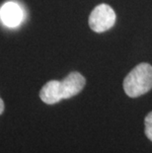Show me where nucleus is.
I'll return each instance as SVG.
<instances>
[{
  "label": "nucleus",
  "instance_id": "nucleus-1",
  "mask_svg": "<svg viewBox=\"0 0 152 153\" xmlns=\"http://www.w3.org/2000/svg\"><path fill=\"white\" fill-rule=\"evenodd\" d=\"M86 80L79 72H71L62 81L50 80L44 84L40 92V98L47 105H53L63 99L76 96L83 90Z\"/></svg>",
  "mask_w": 152,
  "mask_h": 153
},
{
  "label": "nucleus",
  "instance_id": "nucleus-2",
  "mask_svg": "<svg viewBox=\"0 0 152 153\" xmlns=\"http://www.w3.org/2000/svg\"><path fill=\"white\" fill-rule=\"evenodd\" d=\"M152 89V66L140 63L135 66L124 80V90L130 98H136Z\"/></svg>",
  "mask_w": 152,
  "mask_h": 153
},
{
  "label": "nucleus",
  "instance_id": "nucleus-3",
  "mask_svg": "<svg viewBox=\"0 0 152 153\" xmlns=\"http://www.w3.org/2000/svg\"><path fill=\"white\" fill-rule=\"evenodd\" d=\"M116 13L111 6L100 4L93 9L89 17V26L96 33L108 31L115 25Z\"/></svg>",
  "mask_w": 152,
  "mask_h": 153
},
{
  "label": "nucleus",
  "instance_id": "nucleus-4",
  "mask_svg": "<svg viewBox=\"0 0 152 153\" xmlns=\"http://www.w3.org/2000/svg\"><path fill=\"white\" fill-rule=\"evenodd\" d=\"M24 19V13L17 3L6 2L0 8V20L7 27L15 28L21 24Z\"/></svg>",
  "mask_w": 152,
  "mask_h": 153
},
{
  "label": "nucleus",
  "instance_id": "nucleus-5",
  "mask_svg": "<svg viewBox=\"0 0 152 153\" xmlns=\"http://www.w3.org/2000/svg\"><path fill=\"white\" fill-rule=\"evenodd\" d=\"M144 125H145V134H146L148 139L152 141V112H150L146 116V118L144 120Z\"/></svg>",
  "mask_w": 152,
  "mask_h": 153
},
{
  "label": "nucleus",
  "instance_id": "nucleus-6",
  "mask_svg": "<svg viewBox=\"0 0 152 153\" xmlns=\"http://www.w3.org/2000/svg\"><path fill=\"white\" fill-rule=\"evenodd\" d=\"M3 112H4V102L0 98V115H2Z\"/></svg>",
  "mask_w": 152,
  "mask_h": 153
}]
</instances>
